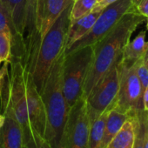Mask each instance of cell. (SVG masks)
<instances>
[{
	"instance_id": "25",
	"label": "cell",
	"mask_w": 148,
	"mask_h": 148,
	"mask_svg": "<svg viewBox=\"0 0 148 148\" xmlns=\"http://www.w3.org/2000/svg\"><path fill=\"white\" fill-rule=\"evenodd\" d=\"M137 12L145 18H148V0H138L136 5Z\"/></svg>"
},
{
	"instance_id": "30",
	"label": "cell",
	"mask_w": 148,
	"mask_h": 148,
	"mask_svg": "<svg viewBox=\"0 0 148 148\" xmlns=\"http://www.w3.org/2000/svg\"><path fill=\"white\" fill-rule=\"evenodd\" d=\"M5 117L4 114H0V129L4 125V122H5Z\"/></svg>"
},
{
	"instance_id": "15",
	"label": "cell",
	"mask_w": 148,
	"mask_h": 148,
	"mask_svg": "<svg viewBox=\"0 0 148 148\" xmlns=\"http://www.w3.org/2000/svg\"><path fill=\"white\" fill-rule=\"evenodd\" d=\"M145 31H141L132 40L128 41L122 53L121 61L123 64L132 65L144 58L148 47V42L145 40Z\"/></svg>"
},
{
	"instance_id": "1",
	"label": "cell",
	"mask_w": 148,
	"mask_h": 148,
	"mask_svg": "<svg viewBox=\"0 0 148 148\" xmlns=\"http://www.w3.org/2000/svg\"><path fill=\"white\" fill-rule=\"evenodd\" d=\"M145 17L137 10L125 14L117 25L93 46L92 64L84 84V95L86 97L97 82L122 58L125 45L131 39L137 27L143 23Z\"/></svg>"
},
{
	"instance_id": "7",
	"label": "cell",
	"mask_w": 148,
	"mask_h": 148,
	"mask_svg": "<svg viewBox=\"0 0 148 148\" xmlns=\"http://www.w3.org/2000/svg\"><path fill=\"white\" fill-rule=\"evenodd\" d=\"M91 121L83 95L68 112L60 140V148H88Z\"/></svg>"
},
{
	"instance_id": "4",
	"label": "cell",
	"mask_w": 148,
	"mask_h": 148,
	"mask_svg": "<svg viewBox=\"0 0 148 148\" xmlns=\"http://www.w3.org/2000/svg\"><path fill=\"white\" fill-rule=\"evenodd\" d=\"M92 45L82 47L64 56L62 86L69 109L84 95V84L92 64Z\"/></svg>"
},
{
	"instance_id": "31",
	"label": "cell",
	"mask_w": 148,
	"mask_h": 148,
	"mask_svg": "<svg viewBox=\"0 0 148 148\" xmlns=\"http://www.w3.org/2000/svg\"><path fill=\"white\" fill-rule=\"evenodd\" d=\"M22 148H29V147H28V146H27L26 145H24L22 146Z\"/></svg>"
},
{
	"instance_id": "13",
	"label": "cell",
	"mask_w": 148,
	"mask_h": 148,
	"mask_svg": "<svg viewBox=\"0 0 148 148\" xmlns=\"http://www.w3.org/2000/svg\"><path fill=\"white\" fill-rule=\"evenodd\" d=\"M73 0H44L40 40Z\"/></svg>"
},
{
	"instance_id": "35",
	"label": "cell",
	"mask_w": 148,
	"mask_h": 148,
	"mask_svg": "<svg viewBox=\"0 0 148 148\" xmlns=\"http://www.w3.org/2000/svg\"><path fill=\"white\" fill-rule=\"evenodd\" d=\"M73 1H75V0H73Z\"/></svg>"
},
{
	"instance_id": "34",
	"label": "cell",
	"mask_w": 148,
	"mask_h": 148,
	"mask_svg": "<svg viewBox=\"0 0 148 148\" xmlns=\"http://www.w3.org/2000/svg\"><path fill=\"white\" fill-rule=\"evenodd\" d=\"M99 1H100V0H98V2H99Z\"/></svg>"
},
{
	"instance_id": "9",
	"label": "cell",
	"mask_w": 148,
	"mask_h": 148,
	"mask_svg": "<svg viewBox=\"0 0 148 148\" xmlns=\"http://www.w3.org/2000/svg\"><path fill=\"white\" fill-rule=\"evenodd\" d=\"M26 103L29 116V122L32 134H38L45 137L46 118L44 103L36 84L33 80L30 69L26 76Z\"/></svg>"
},
{
	"instance_id": "5",
	"label": "cell",
	"mask_w": 148,
	"mask_h": 148,
	"mask_svg": "<svg viewBox=\"0 0 148 148\" xmlns=\"http://www.w3.org/2000/svg\"><path fill=\"white\" fill-rule=\"evenodd\" d=\"M138 2V0H117L106 6L101 11L89 33L66 49L64 54L66 55L82 47L96 44L109 33L125 14L136 10Z\"/></svg>"
},
{
	"instance_id": "19",
	"label": "cell",
	"mask_w": 148,
	"mask_h": 148,
	"mask_svg": "<svg viewBox=\"0 0 148 148\" xmlns=\"http://www.w3.org/2000/svg\"><path fill=\"white\" fill-rule=\"evenodd\" d=\"M98 0H75L71 10V21H75L92 12Z\"/></svg>"
},
{
	"instance_id": "11",
	"label": "cell",
	"mask_w": 148,
	"mask_h": 148,
	"mask_svg": "<svg viewBox=\"0 0 148 148\" xmlns=\"http://www.w3.org/2000/svg\"><path fill=\"white\" fill-rule=\"evenodd\" d=\"M5 119L0 129V148H22L23 131L12 115H5Z\"/></svg>"
},
{
	"instance_id": "33",
	"label": "cell",
	"mask_w": 148,
	"mask_h": 148,
	"mask_svg": "<svg viewBox=\"0 0 148 148\" xmlns=\"http://www.w3.org/2000/svg\"><path fill=\"white\" fill-rule=\"evenodd\" d=\"M146 53H148V47H147V51H146V52H145V54H146Z\"/></svg>"
},
{
	"instance_id": "17",
	"label": "cell",
	"mask_w": 148,
	"mask_h": 148,
	"mask_svg": "<svg viewBox=\"0 0 148 148\" xmlns=\"http://www.w3.org/2000/svg\"><path fill=\"white\" fill-rule=\"evenodd\" d=\"M135 138V122L133 115L124 123L118 133L112 138L106 148H132Z\"/></svg>"
},
{
	"instance_id": "20",
	"label": "cell",
	"mask_w": 148,
	"mask_h": 148,
	"mask_svg": "<svg viewBox=\"0 0 148 148\" xmlns=\"http://www.w3.org/2000/svg\"><path fill=\"white\" fill-rule=\"evenodd\" d=\"M12 58V35L7 32H0V64Z\"/></svg>"
},
{
	"instance_id": "6",
	"label": "cell",
	"mask_w": 148,
	"mask_h": 148,
	"mask_svg": "<svg viewBox=\"0 0 148 148\" xmlns=\"http://www.w3.org/2000/svg\"><path fill=\"white\" fill-rule=\"evenodd\" d=\"M120 62L121 58L111 67L86 97L91 123L104 112L112 108L119 87Z\"/></svg>"
},
{
	"instance_id": "28",
	"label": "cell",
	"mask_w": 148,
	"mask_h": 148,
	"mask_svg": "<svg viewBox=\"0 0 148 148\" xmlns=\"http://www.w3.org/2000/svg\"><path fill=\"white\" fill-rule=\"evenodd\" d=\"M8 64H9V61H5V64H4V65H3L2 67L0 66V82H1L2 79L5 77V73H6V71H7V70H8V68H7Z\"/></svg>"
},
{
	"instance_id": "32",
	"label": "cell",
	"mask_w": 148,
	"mask_h": 148,
	"mask_svg": "<svg viewBox=\"0 0 148 148\" xmlns=\"http://www.w3.org/2000/svg\"><path fill=\"white\" fill-rule=\"evenodd\" d=\"M147 18V23H146V28H147V30H148V18Z\"/></svg>"
},
{
	"instance_id": "12",
	"label": "cell",
	"mask_w": 148,
	"mask_h": 148,
	"mask_svg": "<svg viewBox=\"0 0 148 148\" xmlns=\"http://www.w3.org/2000/svg\"><path fill=\"white\" fill-rule=\"evenodd\" d=\"M101 11H92V12L88 13L87 15L75 20L71 21L68 35H67V41H66V49L71 46L74 43L80 40L86 35L89 33V32L93 27L98 17L99 16ZM64 50V51H65Z\"/></svg>"
},
{
	"instance_id": "8",
	"label": "cell",
	"mask_w": 148,
	"mask_h": 148,
	"mask_svg": "<svg viewBox=\"0 0 148 148\" xmlns=\"http://www.w3.org/2000/svg\"><path fill=\"white\" fill-rule=\"evenodd\" d=\"M143 90L136 72V63L127 65L120 62V77L118 95L112 106L129 116L143 110Z\"/></svg>"
},
{
	"instance_id": "3",
	"label": "cell",
	"mask_w": 148,
	"mask_h": 148,
	"mask_svg": "<svg viewBox=\"0 0 148 148\" xmlns=\"http://www.w3.org/2000/svg\"><path fill=\"white\" fill-rule=\"evenodd\" d=\"M70 5L41 38L33 58L26 62L38 92L41 90L54 63L64 54L71 25Z\"/></svg>"
},
{
	"instance_id": "26",
	"label": "cell",
	"mask_w": 148,
	"mask_h": 148,
	"mask_svg": "<svg viewBox=\"0 0 148 148\" xmlns=\"http://www.w3.org/2000/svg\"><path fill=\"white\" fill-rule=\"evenodd\" d=\"M115 1H117V0H100L99 2H98L97 4H96V5H95V7H94V9H93V11H102L106 6H107V5H111L112 3H113V2H115Z\"/></svg>"
},
{
	"instance_id": "14",
	"label": "cell",
	"mask_w": 148,
	"mask_h": 148,
	"mask_svg": "<svg viewBox=\"0 0 148 148\" xmlns=\"http://www.w3.org/2000/svg\"><path fill=\"white\" fill-rule=\"evenodd\" d=\"M12 21L18 37L25 42L26 26V0H1Z\"/></svg>"
},
{
	"instance_id": "10",
	"label": "cell",
	"mask_w": 148,
	"mask_h": 148,
	"mask_svg": "<svg viewBox=\"0 0 148 148\" xmlns=\"http://www.w3.org/2000/svg\"><path fill=\"white\" fill-rule=\"evenodd\" d=\"M44 0H26V26L25 52L33 54L40 42Z\"/></svg>"
},
{
	"instance_id": "29",
	"label": "cell",
	"mask_w": 148,
	"mask_h": 148,
	"mask_svg": "<svg viewBox=\"0 0 148 148\" xmlns=\"http://www.w3.org/2000/svg\"><path fill=\"white\" fill-rule=\"evenodd\" d=\"M143 63H144V64L148 68V53L145 54V56H144V58H143Z\"/></svg>"
},
{
	"instance_id": "27",
	"label": "cell",
	"mask_w": 148,
	"mask_h": 148,
	"mask_svg": "<svg viewBox=\"0 0 148 148\" xmlns=\"http://www.w3.org/2000/svg\"><path fill=\"white\" fill-rule=\"evenodd\" d=\"M142 102H143V110L148 112V86L143 92Z\"/></svg>"
},
{
	"instance_id": "2",
	"label": "cell",
	"mask_w": 148,
	"mask_h": 148,
	"mask_svg": "<svg viewBox=\"0 0 148 148\" xmlns=\"http://www.w3.org/2000/svg\"><path fill=\"white\" fill-rule=\"evenodd\" d=\"M63 54L52 65L39 91L45 111L46 126L45 138L52 148H60V140L67 119V106L62 86Z\"/></svg>"
},
{
	"instance_id": "18",
	"label": "cell",
	"mask_w": 148,
	"mask_h": 148,
	"mask_svg": "<svg viewBox=\"0 0 148 148\" xmlns=\"http://www.w3.org/2000/svg\"><path fill=\"white\" fill-rule=\"evenodd\" d=\"M108 112L109 110L104 112L100 116H99L95 120H93L91 123L88 139V148H99L100 143L104 136Z\"/></svg>"
},
{
	"instance_id": "16",
	"label": "cell",
	"mask_w": 148,
	"mask_h": 148,
	"mask_svg": "<svg viewBox=\"0 0 148 148\" xmlns=\"http://www.w3.org/2000/svg\"><path fill=\"white\" fill-rule=\"evenodd\" d=\"M129 118L130 116L128 114L119 112L116 109L112 108L109 110L106 118L104 136L100 143L99 148H106L109 142L118 133V132L120 130L124 123Z\"/></svg>"
},
{
	"instance_id": "23",
	"label": "cell",
	"mask_w": 148,
	"mask_h": 148,
	"mask_svg": "<svg viewBox=\"0 0 148 148\" xmlns=\"http://www.w3.org/2000/svg\"><path fill=\"white\" fill-rule=\"evenodd\" d=\"M24 145H26L29 148H52L44 137L38 134H32Z\"/></svg>"
},
{
	"instance_id": "22",
	"label": "cell",
	"mask_w": 148,
	"mask_h": 148,
	"mask_svg": "<svg viewBox=\"0 0 148 148\" xmlns=\"http://www.w3.org/2000/svg\"><path fill=\"white\" fill-rule=\"evenodd\" d=\"M136 72L144 92V90L148 86V68L144 64L143 58L136 62Z\"/></svg>"
},
{
	"instance_id": "21",
	"label": "cell",
	"mask_w": 148,
	"mask_h": 148,
	"mask_svg": "<svg viewBox=\"0 0 148 148\" xmlns=\"http://www.w3.org/2000/svg\"><path fill=\"white\" fill-rule=\"evenodd\" d=\"M142 112L133 115L135 122V138L132 148H144V127L142 121Z\"/></svg>"
},
{
	"instance_id": "24",
	"label": "cell",
	"mask_w": 148,
	"mask_h": 148,
	"mask_svg": "<svg viewBox=\"0 0 148 148\" xmlns=\"http://www.w3.org/2000/svg\"><path fill=\"white\" fill-rule=\"evenodd\" d=\"M142 121L144 127V148H148V112H142Z\"/></svg>"
}]
</instances>
